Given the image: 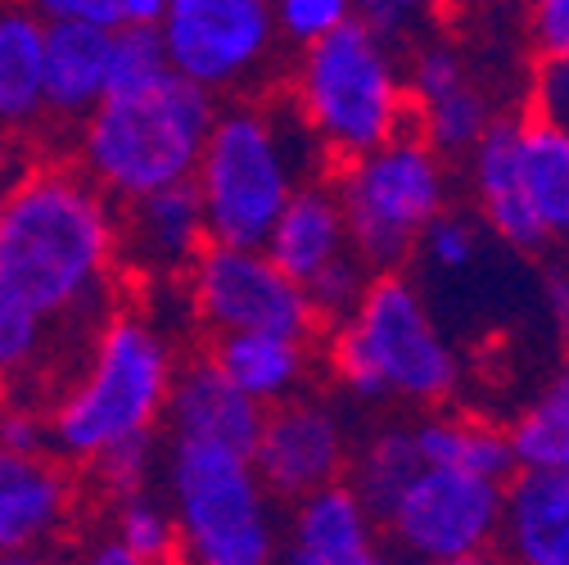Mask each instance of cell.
Wrapping results in <instances>:
<instances>
[{
	"instance_id": "bcb514c9",
	"label": "cell",
	"mask_w": 569,
	"mask_h": 565,
	"mask_svg": "<svg viewBox=\"0 0 569 565\" xmlns=\"http://www.w3.org/2000/svg\"><path fill=\"white\" fill-rule=\"evenodd\" d=\"M565 240H569V236H565Z\"/></svg>"
},
{
	"instance_id": "5b68a950",
	"label": "cell",
	"mask_w": 569,
	"mask_h": 565,
	"mask_svg": "<svg viewBox=\"0 0 569 565\" xmlns=\"http://www.w3.org/2000/svg\"><path fill=\"white\" fill-rule=\"evenodd\" d=\"M212 118L218 96L168 68L146 87L109 91L78 122V168L113 204L190 181Z\"/></svg>"
},
{
	"instance_id": "8d00e7d4",
	"label": "cell",
	"mask_w": 569,
	"mask_h": 565,
	"mask_svg": "<svg viewBox=\"0 0 569 565\" xmlns=\"http://www.w3.org/2000/svg\"><path fill=\"white\" fill-rule=\"evenodd\" d=\"M0 448L10 453H54L50 448V416L28 403H10L0 412Z\"/></svg>"
},
{
	"instance_id": "f35d334b",
	"label": "cell",
	"mask_w": 569,
	"mask_h": 565,
	"mask_svg": "<svg viewBox=\"0 0 569 565\" xmlns=\"http://www.w3.org/2000/svg\"><path fill=\"white\" fill-rule=\"evenodd\" d=\"M542 313L547 326L560 344V353H569V267H551L542 280Z\"/></svg>"
},
{
	"instance_id": "4316f807",
	"label": "cell",
	"mask_w": 569,
	"mask_h": 565,
	"mask_svg": "<svg viewBox=\"0 0 569 565\" xmlns=\"http://www.w3.org/2000/svg\"><path fill=\"white\" fill-rule=\"evenodd\" d=\"M416 466H420V457H416V444H411V426H389V430H376L358 453L348 457L343 479L358 488V498L380 521V512L398 498V488L416 475Z\"/></svg>"
},
{
	"instance_id": "9c48e42d",
	"label": "cell",
	"mask_w": 569,
	"mask_h": 565,
	"mask_svg": "<svg viewBox=\"0 0 569 565\" xmlns=\"http://www.w3.org/2000/svg\"><path fill=\"white\" fill-rule=\"evenodd\" d=\"M190 321L208 335L231 330H284L317 339L321 317L299 280L284 276L262 245L208 240L203 254L181 276Z\"/></svg>"
},
{
	"instance_id": "30bf717a",
	"label": "cell",
	"mask_w": 569,
	"mask_h": 565,
	"mask_svg": "<svg viewBox=\"0 0 569 565\" xmlns=\"http://www.w3.org/2000/svg\"><path fill=\"white\" fill-rule=\"evenodd\" d=\"M154 28L168 68L208 96L249 91L280 41L271 0H168Z\"/></svg>"
},
{
	"instance_id": "f1b7e54d",
	"label": "cell",
	"mask_w": 569,
	"mask_h": 565,
	"mask_svg": "<svg viewBox=\"0 0 569 565\" xmlns=\"http://www.w3.org/2000/svg\"><path fill=\"white\" fill-rule=\"evenodd\" d=\"M163 444H168L163 430H150V435H136V439L113 444L109 453H100L91 462L96 484L109 493V498H127V493L154 488L159 470H163Z\"/></svg>"
},
{
	"instance_id": "6da1fadb",
	"label": "cell",
	"mask_w": 569,
	"mask_h": 565,
	"mask_svg": "<svg viewBox=\"0 0 569 565\" xmlns=\"http://www.w3.org/2000/svg\"><path fill=\"white\" fill-rule=\"evenodd\" d=\"M118 276V204L68 163H41L10 177L0 195V295L41 317L87 358L109 321Z\"/></svg>"
},
{
	"instance_id": "f6af8a7d",
	"label": "cell",
	"mask_w": 569,
	"mask_h": 565,
	"mask_svg": "<svg viewBox=\"0 0 569 565\" xmlns=\"http://www.w3.org/2000/svg\"><path fill=\"white\" fill-rule=\"evenodd\" d=\"M284 565H326V561H312V556H303V552H290V556H284Z\"/></svg>"
},
{
	"instance_id": "74e56055",
	"label": "cell",
	"mask_w": 569,
	"mask_h": 565,
	"mask_svg": "<svg viewBox=\"0 0 569 565\" xmlns=\"http://www.w3.org/2000/svg\"><path fill=\"white\" fill-rule=\"evenodd\" d=\"M529 37L538 54L569 59V0H529Z\"/></svg>"
},
{
	"instance_id": "d4e9b609",
	"label": "cell",
	"mask_w": 569,
	"mask_h": 565,
	"mask_svg": "<svg viewBox=\"0 0 569 565\" xmlns=\"http://www.w3.org/2000/svg\"><path fill=\"white\" fill-rule=\"evenodd\" d=\"M516 155H520V181L525 199L533 208L547 240L569 236V131L525 113L516 118Z\"/></svg>"
},
{
	"instance_id": "1f68e13d",
	"label": "cell",
	"mask_w": 569,
	"mask_h": 565,
	"mask_svg": "<svg viewBox=\"0 0 569 565\" xmlns=\"http://www.w3.org/2000/svg\"><path fill=\"white\" fill-rule=\"evenodd\" d=\"M479 245H483L479 222L452 214V208H443L439 218L425 222V231L416 236V249L411 254H420L435 271H466L479 258Z\"/></svg>"
},
{
	"instance_id": "ab89813d",
	"label": "cell",
	"mask_w": 569,
	"mask_h": 565,
	"mask_svg": "<svg viewBox=\"0 0 569 565\" xmlns=\"http://www.w3.org/2000/svg\"><path fill=\"white\" fill-rule=\"evenodd\" d=\"M78 565H150V561H146V556H136V552H127V547L109 534V538L91 543V547L78 556Z\"/></svg>"
},
{
	"instance_id": "ba28073f",
	"label": "cell",
	"mask_w": 569,
	"mask_h": 565,
	"mask_svg": "<svg viewBox=\"0 0 569 565\" xmlns=\"http://www.w3.org/2000/svg\"><path fill=\"white\" fill-rule=\"evenodd\" d=\"M348 245L371 271L402 267L416 249L425 222L448 208V159L420 131H398L385 146L352 155L330 177Z\"/></svg>"
},
{
	"instance_id": "4dcf8cb0",
	"label": "cell",
	"mask_w": 569,
	"mask_h": 565,
	"mask_svg": "<svg viewBox=\"0 0 569 565\" xmlns=\"http://www.w3.org/2000/svg\"><path fill=\"white\" fill-rule=\"evenodd\" d=\"M168 73L159 28H113L109 32V91L146 87Z\"/></svg>"
},
{
	"instance_id": "cb8c5ba5",
	"label": "cell",
	"mask_w": 569,
	"mask_h": 565,
	"mask_svg": "<svg viewBox=\"0 0 569 565\" xmlns=\"http://www.w3.org/2000/svg\"><path fill=\"white\" fill-rule=\"evenodd\" d=\"M411 444L425 466H452L497 484L516 475V453L507 430L470 412H425L411 426Z\"/></svg>"
},
{
	"instance_id": "83f0119b",
	"label": "cell",
	"mask_w": 569,
	"mask_h": 565,
	"mask_svg": "<svg viewBox=\"0 0 569 565\" xmlns=\"http://www.w3.org/2000/svg\"><path fill=\"white\" fill-rule=\"evenodd\" d=\"M113 538L127 552L146 556L150 565H172L177 561V525H172L168 498H159L154 488L113 498Z\"/></svg>"
},
{
	"instance_id": "4fadbf2b",
	"label": "cell",
	"mask_w": 569,
	"mask_h": 565,
	"mask_svg": "<svg viewBox=\"0 0 569 565\" xmlns=\"http://www.w3.org/2000/svg\"><path fill=\"white\" fill-rule=\"evenodd\" d=\"M402 73L411 96V131H420L443 159L466 155L497 118L492 100L470 78V63L448 41H416Z\"/></svg>"
},
{
	"instance_id": "44dd1931",
	"label": "cell",
	"mask_w": 569,
	"mask_h": 565,
	"mask_svg": "<svg viewBox=\"0 0 569 565\" xmlns=\"http://www.w3.org/2000/svg\"><path fill=\"white\" fill-rule=\"evenodd\" d=\"M46 118L82 122L109 96V32L87 23H46Z\"/></svg>"
},
{
	"instance_id": "3957f363",
	"label": "cell",
	"mask_w": 569,
	"mask_h": 565,
	"mask_svg": "<svg viewBox=\"0 0 569 565\" xmlns=\"http://www.w3.org/2000/svg\"><path fill=\"white\" fill-rule=\"evenodd\" d=\"M177 348L146 313H109L82 367L46 407L50 448L68 466H91L122 439L163 430Z\"/></svg>"
},
{
	"instance_id": "2e32d148",
	"label": "cell",
	"mask_w": 569,
	"mask_h": 565,
	"mask_svg": "<svg viewBox=\"0 0 569 565\" xmlns=\"http://www.w3.org/2000/svg\"><path fill=\"white\" fill-rule=\"evenodd\" d=\"M258 420H262V407L249 394H240L208 353L177 363L168 407H163V439H199V444L249 453Z\"/></svg>"
},
{
	"instance_id": "ee69618b",
	"label": "cell",
	"mask_w": 569,
	"mask_h": 565,
	"mask_svg": "<svg viewBox=\"0 0 569 565\" xmlns=\"http://www.w3.org/2000/svg\"><path fill=\"white\" fill-rule=\"evenodd\" d=\"M352 565H407L398 552H389V547H371L362 561H352Z\"/></svg>"
},
{
	"instance_id": "e575fe53",
	"label": "cell",
	"mask_w": 569,
	"mask_h": 565,
	"mask_svg": "<svg viewBox=\"0 0 569 565\" xmlns=\"http://www.w3.org/2000/svg\"><path fill=\"white\" fill-rule=\"evenodd\" d=\"M439 10L443 0H352V14L371 23L380 37H389L393 46L420 41V32L435 23Z\"/></svg>"
},
{
	"instance_id": "277c9868",
	"label": "cell",
	"mask_w": 569,
	"mask_h": 565,
	"mask_svg": "<svg viewBox=\"0 0 569 565\" xmlns=\"http://www.w3.org/2000/svg\"><path fill=\"white\" fill-rule=\"evenodd\" d=\"M312 159H321V146L299 122L295 105H218V118L208 127L203 155L190 177L203 204L208 240L262 245L284 199L308 181Z\"/></svg>"
},
{
	"instance_id": "d6986e66",
	"label": "cell",
	"mask_w": 569,
	"mask_h": 565,
	"mask_svg": "<svg viewBox=\"0 0 569 565\" xmlns=\"http://www.w3.org/2000/svg\"><path fill=\"white\" fill-rule=\"evenodd\" d=\"M262 249L284 276L299 280V286H308V280L321 276L330 262L352 254L348 222H343L335 186L308 177L290 199H284V208H280V218L271 222Z\"/></svg>"
},
{
	"instance_id": "9a60e30c",
	"label": "cell",
	"mask_w": 569,
	"mask_h": 565,
	"mask_svg": "<svg viewBox=\"0 0 569 565\" xmlns=\"http://www.w3.org/2000/svg\"><path fill=\"white\" fill-rule=\"evenodd\" d=\"M78 479L54 453L0 448V552L50 547L73 521Z\"/></svg>"
},
{
	"instance_id": "7a4b0ae2",
	"label": "cell",
	"mask_w": 569,
	"mask_h": 565,
	"mask_svg": "<svg viewBox=\"0 0 569 565\" xmlns=\"http://www.w3.org/2000/svg\"><path fill=\"white\" fill-rule=\"evenodd\" d=\"M326 367L352 403L371 407H443L461 385L457 348L402 267L371 271L358 304L330 321Z\"/></svg>"
},
{
	"instance_id": "8fae6325",
	"label": "cell",
	"mask_w": 569,
	"mask_h": 565,
	"mask_svg": "<svg viewBox=\"0 0 569 565\" xmlns=\"http://www.w3.org/2000/svg\"><path fill=\"white\" fill-rule=\"evenodd\" d=\"M502 488L507 484L470 470L420 462L376 525L385 534V547L407 565L488 552L497 547V529H502Z\"/></svg>"
},
{
	"instance_id": "ffe728a7",
	"label": "cell",
	"mask_w": 569,
	"mask_h": 565,
	"mask_svg": "<svg viewBox=\"0 0 569 565\" xmlns=\"http://www.w3.org/2000/svg\"><path fill=\"white\" fill-rule=\"evenodd\" d=\"M208 358L258 407H276L308 389L312 339L284 330H231V335H212Z\"/></svg>"
},
{
	"instance_id": "484cf974",
	"label": "cell",
	"mask_w": 569,
	"mask_h": 565,
	"mask_svg": "<svg viewBox=\"0 0 569 565\" xmlns=\"http://www.w3.org/2000/svg\"><path fill=\"white\" fill-rule=\"evenodd\" d=\"M516 470H569V353L507 426Z\"/></svg>"
},
{
	"instance_id": "e0dca14e",
	"label": "cell",
	"mask_w": 569,
	"mask_h": 565,
	"mask_svg": "<svg viewBox=\"0 0 569 565\" xmlns=\"http://www.w3.org/2000/svg\"><path fill=\"white\" fill-rule=\"evenodd\" d=\"M466 172H470V195H475L483 231H492L507 249H520V254H538L551 245L525 199L520 155H516V118L497 113L483 127V136L466 150Z\"/></svg>"
},
{
	"instance_id": "7bdbcfd3",
	"label": "cell",
	"mask_w": 569,
	"mask_h": 565,
	"mask_svg": "<svg viewBox=\"0 0 569 565\" xmlns=\"http://www.w3.org/2000/svg\"><path fill=\"white\" fill-rule=\"evenodd\" d=\"M10 177H14V131L0 127V195H6Z\"/></svg>"
},
{
	"instance_id": "60d3db41",
	"label": "cell",
	"mask_w": 569,
	"mask_h": 565,
	"mask_svg": "<svg viewBox=\"0 0 569 565\" xmlns=\"http://www.w3.org/2000/svg\"><path fill=\"white\" fill-rule=\"evenodd\" d=\"M0 565H63L50 547H28V552H0Z\"/></svg>"
},
{
	"instance_id": "603a6c76",
	"label": "cell",
	"mask_w": 569,
	"mask_h": 565,
	"mask_svg": "<svg viewBox=\"0 0 569 565\" xmlns=\"http://www.w3.org/2000/svg\"><path fill=\"white\" fill-rule=\"evenodd\" d=\"M46 19L28 0H0V127L32 131L46 122Z\"/></svg>"
},
{
	"instance_id": "52a82bcc",
	"label": "cell",
	"mask_w": 569,
	"mask_h": 565,
	"mask_svg": "<svg viewBox=\"0 0 569 565\" xmlns=\"http://www.w3.org/2000/svg\"><path fill=\"white\" fill-rule=\"evenodd\" d=\"M159 484L177 525L172 565H276V498L262 488L249 453L168 439Z\"/></svg>"
},
{
	"instance_id": "f546056e",
	"label": "cell",
	"mask_w": 569,
	"mask_h": 565,
	"mask_svg": "<svg viewBox=\"0 0 569 565\" xmlns=\"http://www.w3.org/2000/svg\"><path fill=\"white\" fill-rule=\"evenodd\" d=\"M46 23H87V28H154L168 0H28Z\"/></svg>"
},
{
	"instance_id": "ac0fdd59",
	"label": "cell",
	"mask_w": 569,
	"mask_h": 565,
	"mask_svg": "<svg viewBox=\"0 0 569 565\" xmlns=\"http://www.w3.org/2000/svg\"><path fill=\"white\" fill-rule=\"evenodd\" d=\"M507 565H569V470H516L502 488Z\"/></svg>"
},
{
	"instance_id": "7c38bea8",
	"label": "cell",
	"mask_w": 569,
	"mask_h": 565,
	"mask_svg": "<svg viewBox=\"0 0 569 565\" xmlns=\"http://www.w3.org/2000/svg\"><path fill=\"white\" fill-rule=\"evenodd\" d=\"M348 430L330 403L295 394L276 407H262L249 462L276 503H299L308 493L348 475Z\"/></svg>"
},
{
	"instance_id": "836d02e7",
	"label": "cell",
	"mask_w": 569,
	"mask_h": 565,
	"mask_svg": "<svg viewBox=\"0 0 569 565\" xmlns=\"http://www.w3.org/2000/svg\"><path fill=\"white\" fill-rule=\"evenodd\" d=\"M367 280H371V267H367L358 254H343V258H339V262H330L321 276H312L303 290H308V299H312V308H317L321 326L339 321L352 304H358V295L367 290Z\"/></svg>"
},
{
	"instance_id": "8992f818",
	"label": "cell",
	"mask_w": 569,
	"mask_h": 565,
	"mask_svg": "<svg viewBox=\"0 0 569 565\" xmlns=\"http://www.w3.org/2000/svg\"><path fill=\"white\" fill-rule=\"evenodd\" d=\"M290 105L326 159L343 163L411 127V96L398 46L371 23L348 19L330 37L299 46Z\"/></svg>"
},
{
	"instance_id": "b9f144b4",
	"label": "cell",
	"mask_w": 569,
	"mask_h": 565,
	"mask_svg": "<svg viewBox=\"0 0 569 565\" xmlns=\"http://www.w3.org/2000/svg\"><path fill=\"white\" fill-rule=\"evenodd\" d=\"M425 565H507L502 552L488 547V552H461V556H443V561H425Z\"/></svg>"
},
{
	"instance_id": "d590c367",
	"label": "cell",
	"mask_w": 569,
	"mask_h": 565,
	"mask_svg": "<svg viewBox=\"0 0 569 565\" xmlns=\"http://www.w3.org/2000/svg\"><path fill=\"white\" fill-rule=\"evenodd\" d=\"M529 113L569 131V59L565 54H538L533 87H529Z\"/></svg>"
},
{
	"instance_id": "7402d4cb",
	"label": "cell",
	"mask_w": 569,
	"mask_h": 565,
	"mask_svg": "<svg viewBox=\"0 0 569 565\" xmlns=\"http://www.w3.org/2000/svg\"><path fill=\"white\" fill-rule=\"evenodd\" d=\"M290 507V552H303L326 565H352L371 547H380V525L348 479H335Z\"/></svg>"
},
{
	"instance_id": "d6a6232c",
	"label": "cell",
	"mask_w": 569,
	"mask_h": 565,
	"mask_svg": "<svg viewBox=\"0 0 569 565\" xmlns=\"http://www.w3.org/2000/svg\"><path fill=\"white\" fill-rule=\"evenodd\" d=\"M271 19H276L280 41L312 46L358 14H352V0H271Z\"/></svg>"
},
{
	"instance_id": "5bb4252c",
	"label": "cell",
	"mask_w": 569,
	"mask_h": 565,
	"mask_svg": "<svg viewBox=\"0 0 569 565\" xmlns=\"http://www.w3.org/2000/svg\"><path fill=\"white\" fill-rule=\"evenodd\" d=\"M208 245L203 204L190 181L118 204V271L146 280H181Z\"/></svg>"
}]
</instances>
